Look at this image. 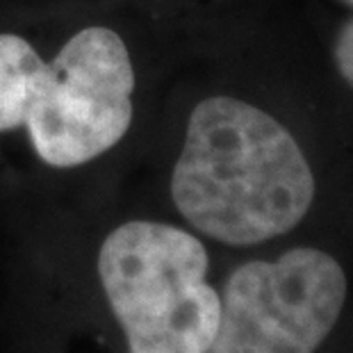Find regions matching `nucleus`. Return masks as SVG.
Listing matches in <instances>:
<instances>
[{"instance_id": "obj_5", "label": "nucleus", "mask_w": 353, "mask_h": 353, "mask_svg": "<svg viewBox=\"0 0 353 353\" xmlns=\"http://www.w3.org/2000/svg\"><path fill=\"white\" fill-rule=\"evenodd\" d=\"M330 59L337 78L353 94V17L337 26L330 41Z\"/></svg>"}, {"instance_id": "obj_1", "label": "nucleus", "mask_w": 353, "mask_h": 353, "mask_svg": "<svg viewBox=\"0 0 353 353\" xmlns=\"http://www.w3.org/2000/svg\"><path fill=\"white\" fill-rule=\"evenodd\" d=\"M314 194L310 157L272 112L230 94L194 105L171 171V199L194 230L228 246L269 242L305 219Z\"/></svg>"}, {"instance_id": "obj_3", "label": "nucleus", "mask_w": 353, "mask_h": 353, "mask_svg": "<svg viewBox=\"0 0 353 353\" xmlns=\"http://www.w3.org/2000/svg\"><path fill=\"white\" fill-rule=\"evenodd\" d=\"M203 242L162 221H125L103 239L99 278L130 353H210L221 296Z\"/></svg>"}, {"instance_id": "obj_6", "label": "nucleus", "mask_w": 353, "mask_h": 353, "mask_svg": "<svg viewBox=\"0 0 353 353\" xmlns=\"http://www.w3.org/2000/svg\"><path fill=\"white\" fill-rule=\"evenodd\" d=\"M335 3H340L344 10H349V12H353V0H335Z\"/></svg>"}, {"instance_id": "obj_2", "label": "nucleus", "mask_w": 353, "mask_h": 353, "mask_svg": "<svg viewBox=\"0 0 353 353\" xmlns=\"http://www.w3.org/2000/svg\"><path fill=\"white\" fill-rule=\"evenodd\" d=\"M134 66L123 37L89 26L46 62L26 37L0 32V134L23 128L37 157L73 169L130 130Z\"/></svg>"}, {"instance_id": "obj_4", "label": "nucleus", "mask_w": 353, "mask_h": 353, "mask_svg": "<svg viewBox=\"0 0 353 353\" xmlns=\"http://www.w3.org/2000/svg\"><path fill=\"white\" fill-rule=\"evenodd\" d=\"M349 283L333 255L296 246L251 260L228 276L210 353H314L347 303Z\"/></svg>"}]
</instances>
